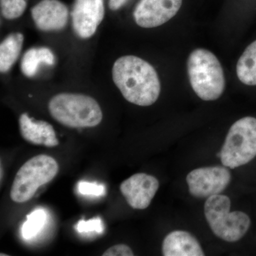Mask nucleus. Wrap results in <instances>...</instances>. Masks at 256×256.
<instances>
[{
    "mask_svg": "<svg viewBox=\"0 0 256 256\" xmlns=\"http://www.w3.org/2000/svg\"><path fill=\"white\" fill-rule=\"evenodd\" d=\"M134 256L130 248L124 244H118L109 248L102 256Z\"/></svg>",
    "mask_w": 256,
    "mask_h": 256,
    "instance_id": "21",
    "label": "nucleus"
},
{
    "mask_svg": "<svg viewBox=\"0 0 256 256\" xmlns=\"http://www.w3.org/2000/svg\"><path fill=\"white\" fill-rule=\"evenodd\" d=\"M46 213L42 208H36L26 216V220L22 228L24 238L30 240L41 232L46 223Z\"/></svg>",
    "mask_w": 256,
    "mask_h": 256,
    "instance_id": "17",
    "label": "nucleus"
},
{
    "mask_svg": "<svg viewBox=\"0 0 256 256\" xmlns=\"http://www.w3.org/2000/svg\"><path fill=\"white\" fill-rule=\"evenodd\" d=\"M76 228L79 233L86 234L96 232V233L101 234L104 232V226L100 218H95L88 220H79Z\"/></svg>",
    "mask_w": 256,
    "mask_h": 256,
    "instance_id": "19",
    "label": "nucleus"
},
{
    "mask_svg": "<svg viewBox=\"0 0 256 256\" xmlns=\"http://www.w3.org/2000/svg\"><path fill=\"white\" fill-rule=\"evenodd\" d=\"M182 4V0H140L133 16L140 28H158L174 18Z\"/></svg>",
    "mask_w": 256,
    "mask_h": 256,
    "instance_id": "8",
    "label": "nucleus"
},
{
    "mask_svg": "<svg viewBox=\"0 0 256 256\" xmlns=\"http://www.w3.org/2000/svg\"><path fill=\"white\" fill-rule=\"evenodd\" d=\"M18 124L22 137L32 144L54 148L60 143L53 126L46 121L36 120L28 114H22Z\"/></svg>",
    "mask_w": 256,
    "mask_h": 256,
    "instance_id": "12",
    "label": "nucleus"
},
{
    "mask_svg": "<svg viewBox=\"0 0 256 256\" xmlns=\"http://www.w3.org/2000/svg\"><path fill=\"white\" fill-rule=\"evenodd\" d=\"M237 76L247 86H256V41L246 48L236 66Z\"/></svg>",
    "mask_w": 256,
    "mask_h": 256,
    "instance_id": "16",
    "label": "nucleus"
},
{
    "mask_svg": "<svg viewBox=\"0 0 256 256\" xmlns=\"http://www.w3.org/2000/svg\"><path fill=\"white\" fill-rule=\"evenodd\" d=\"M159 186V181L154 176L138 173L122 182L120 188L130 206L142 210L150 205Z\"/></svg>",
    "mask_w": 256,
    "mask_h": 256,
    "instance_id": "10",
    "label": "nucleus"
},
{
    "mask_svg": "<svg viewBox=\"0 0 256 256\" xmlns=\"http://www.w3.org/2000/svg\"><path fill=\"white\" fill-rule=\"evenodd\" d=\"M217 156L230 169L252 161L256 156V118L248 116L234 122Z\"/></svg>",
    "mask_w": 256,
    "mask_h": 256,
    "instance_id": "5",
    "label": "nucleus"
},
{
    "mask_svg": "<svg viewBox=\"0 0 256 256\" xmlns=\"http://www.w3.org/2000/svg\"><path fill=\"white\" fill-rule=\"evenodd\" d=\"M55 62L54 55L46 47L32 48L26 50L21 62V70L24 75L33 77L38 72L41 64L52 66Z\"/></svg>",
    "mask_w": 256,
    "mask_h": 256,
    "instance_id": "15",
    "label": "nucleus"
},
{
    "mask_svg": "<svg viewBox=\"0 0 256 256\" xmlns=\"http://www.w3.org/2000/svg\"><path fill=\"white\" fill-rule=\"evenodd\" d=\"M58 164L52 156L40 154L21 166L15 176L10 197L16 203L30 201L38 188L50 182L56 176Z\"/></svg>",
    "mask_w": 256,
    "mask_h": 256,
    "instance_id": "6",
    "label": "nucleus"
},
{
    "mask_svg": "<svg viewBox=\"0 0 256 256\" xmlns=\"http://www.w3.org/2000/svg\"><path fill=\"white\" fill-rule=\"evenodd\" d=\"M24 43V35L15 32L8 35L0 44V72H9L18 60Z\"/></svg>",
    "mask_w": 256,
    "mask_h": 256,
    "instance_id": "14",
    "label": "nucleus"
},
{
    "mask_svg": "<svg viewBox=\"0 0 256 256\" xmlns=\"http://www.w3.org/2000/svg\"><path fill=\"white\" fill-rule=\"evenodd\" d=\"M128 0H109V8L110 10L116 11L122 8Z\"/></svg>",
    "mask_w": 256,
    "mask_h": 256,
    "instance_id": "22",
    "label": "nucleus"
},
{
    "mask_svg": "<svg viewBox=\"0 0 256 256\" xmlns=\"http://www.w3.org/2000/svg\"><path fill=\"white\" fill-rule=\"evenodd\" d=\"M188 78L192 89L203 100L220 98L226 86L223 68L216 56L204 48H196L188 60Z\"/></svg>",
    "mask_w": 256,
    "mask_h": 256,
    "instance_id": "2",
    "label": "nucleus"
},
{
    "mask_svg": "<svg viewBox=\"0 0 256 256\" xmlns=\"http://www.w3.org/2000/svg\"><path fill=\"white\" fill-rule=\"evenodd\" d=\"M1 13L6 20L20 18L26 8V0H0Z\"/></svg>",
    "mask_w": 256,
    "mask_h": 256,
    "instance_id": "18",
    "label": "nucleus"
},
{
    "mask_svg": "<svg viewBox=\"0 0 256 256\" xmlns=\"http://www.w3.org/2000/svg\"><path fill=\"white\" fill-rule=\"evenodd\" d=\"M31 14L36 28L44 32L63 30L68 18V8L58 0H42Z\"/></svg>",
    "mask_w": 256,
    "mask_h": 256,
    "instance_id": "11",
    "label": "nucleus"
},
{
    "mask_svg": "<svg viewBox=\"0 0 256 256\" xmlns=\"http://www.w3.org/2000/svg\"><path fill=\"white\" fill-rule=\"evenodd\" d=\"M104 15V0H75L72 12L74 32L80 38H90L96 33Z\"/></svg>",
    "mask_w": 256,
    "mask_h": 256,
    "instance_id": "9",
    "label": "nucleus"
},
{
    "mask_svg": "<svg viewBox=\"0 0 256 256\" xmlns=\"http://www.w3.org/2000/svg\"><path fill=\"white\" fill-rule=\"evenodd\" d=\"M112 80L124 98L134 105L150 106L159 98L161 84L154 67L134 56H124L114 62Z\"/></svg>",
    "mask_w": 256,
    "mask_h": 256,
    "instance_id": "1",
    "label": "nucleus"
},
{
    "mask_svg": "<svg viewBox=\"0 0 256 256\" xmlns=\"http://www.w3.org/2000/svg\"><path fill=\"white\" fill-rule=\"evenodd\" d=\"M164 256H204L198 240L188 232L174 230L165 237L162 242Z\"/></svg>",
    "mask_w": 256,
    "mask_h": 256,
    "instance_id": "13",
    "label": "nucleus"
},
{
    "mask_svg": "<svg viewBox=\"0 0 256 256\" xmlns=\"http://www.w3.org/2000/svg\"><path fill=\"white\" fill-rule=\"evenodd\" d=\"M48 110L57 122L68 128H94L102 120L97 101L82 94H57L48 102Z\"/></svg>",
    "mask_w": 256,
    "mask_h": 256,
    "instance_id": "3",
    "label": "nucleus"
},
{
    "mask_svg": "<svg viewBox=\"0 0 256 256\" xmlns=\"http://www.w3.org/2000/svg\"><path fill=\"white\" fill-rule=\"evenodd\" d=\"M186 180L192 196L207 198L220 194L230 184L232 174L225 166H207L192 170Z\"/></svg>",
    "mask_w": 256,
    "mask_h": 256,
    "instance_id": "7",
    "label": "nucleus"
},
{
    "mask_svg": "<svg viewBox=\"0 0 256 256\" xmlns=\"http://www.w3.org/2000/svg\"><path fill=\"white\" fill-rule=\"evenodd\" d=\"M79 193L87 196H104L106 194V188L104 185L96 182H80L78 184Z\"/></svg>",
    "mask_w": 256,
    "mask_h": 256,
    "instance_id": "20",
    "label": "nucleus"
},
{
    "mask_svg": "<svg viewBox=\"0 0 256 256\" xmlns=\"http://www.w3.org/2000/svg\"><path fill=\"white\" fill-rule=\"evenodd\" d=\"M230 198L225 195H214L207 198L204 214L212 232L227 242L240 240L250 228V217L239 210L230 212Z\"/></svg>",
    "mask_w": 256,
    "mask_h": 256,
    "instance_id": "4",
    "label": "nucleus"
}]
</instances>
